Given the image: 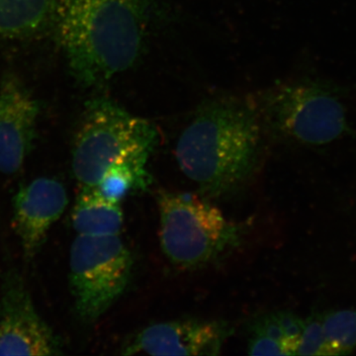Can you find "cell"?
<instances>
[{
    "label": "cell",
    "mask_w": 356,
    "mask_h": 356,
    "mask_svg": "<svg viewBox=\"0 0 356 356\" xmlns=\"http://www.w3.org/2000/svg\"><path fill=\"white\" fill-rule=\"evenodd\" d=\"M39 106L17 77L7 74L0 86V172H19L32 149Z\"/></svg>",
    "instance_id": "30bf717a"
},
{
    "label": "cell",
    "mask_w": 356,
    "mask_h": 356,
    "mask_svg": "<svg viewBox=\"0 0 356 356\" xmlns=\"http://www.w3.org/2000/svg\"><path fill=\"white\" fill-rule=\"evenodd\" d=\"M77 235H119L123 226L121 203L103 197L95 187H81L72 214Z\"/></svg>",
    "instance_id": "7c38bea8"
},
{
    "label": "cell",
    "mask_w": 356,
    "mask_h": 356,
    "mask_svg": "<svg viewBox=\"0 0 356 356\" xmlns=\"http://www.w3.org/2000/svg\"><path fill=\"white\" fill-rule=\"evenodd\" d=\"M264 126L257 100L229 96L204 103L178 138V165L204 194L227 195L254 173Z\"/></svg>",
    "instance_id": "6da1fadb"
},
{
    "label": "cell",
    "mask_w": 356,
    "mask_h": 356,
    "mask_svg": "<svg viewBox=\"0 0 356 356\" xmlns=\"http://www.w3.org/2000/svg\"><path fill=\"white\" fill-rule=\"evenodd\" d=\"M158 129L109 98L86 102L72 149V168L81 187H95L110 166L153 153Z\"/></svg>",
    "instance_id": "3957f363"
},
{
    "label": "cell",
    "mask_w": 356,
    "mask_h": 356,
    "mask_svg": "<svg viewBox=\"0 0 356 356\" xmlns=\"http://www.w3.org/2000/svg\"><path fill=\"white\" fill-rule=\"evenodd\" d=\"M62 346L39 315L17 273L4 278L0 294V355H60Z\"/></svg>",
    "instance_id": "52a82bcc"
},
{
    "label": "cell",
    "mask_w": 356,
    "mask_h": 356,
    "mask_svg": "<svg viewBox=\"0 0 356 356\" xmlns=\"http://www.w3.org/2000/svg\"><path fill=\"white\" fill-rule=\"evenodd\" d=\"M67 204V189L55 178H36L20 187L14 197L13 226L27 261L38 254Z\"/></svg>",
    "instance_id": "9c48e42d"
},
{
    "label": "cell",
    "mask_w": 356,
    "mask_h": 356,
    "mask_svg": "<svg viewBox=\"0 0 356 356\" xmlns=\"http://www.w3.org/2000/svg\"><path fill=\"white\" fill-rule=\"evenodd\" d=\"M304 320L287 312H276L255 321L248 337L250 355H296Z\"/></svg>",
    "instance_id": "8fae6325"
},
{
    "label": "cell",
    "mask_w": 356,
    "mask_h": 356,
    "mask_svg": "<svg viewBox=\"0 0 356 356\" xmlns=\"http://www.w3.org/2000/svg\"><path fill=\"white\" fill-rule=\"evenodd\" d=\"M56 0H0V38L25 39L46 32L55 17Z\"/></svg>",
    "instance_id": "4fadbf2b"
},
{
    "label": "cell",
    "mask_w": 356,
    "mask_h": 356,
    "mask_svg": "<svg viewBox=\"0 0 356 356\" xmlns=\"http://www.w3.org/2000/svg\"><path fill=\"white\" fill-rule=\"evenodd\" d=\"M229 334V325L216 321L186 318L158 323L126 341L121 355H219Z\"/></svg>",
    "instance_id": "ba28073f"
},
{
    "label": "cell",
    "mask_w": 356,
    "mask_h": 356,
    "mask_svg": "<svg viewBox=\"0 0 356 356\" xmlns=\"http://www.w3.org/2000/svg\"><path fill=\"white\" fill-rule=\"evenodd\" d=\"M134 259L119 235H77L70 247V286L77 316L92 323L104 315L132 280Z\"/></svg>",
    "instance_id": "8992f818"
},
{
    "label": "cell",
    "mask_w": 356,
    "mask_h": 356,
    "mask_svg": "<svg viewBox=\"0 0 356 356\" xmlns=\"http://www.w3.org/2000/svg\"><path fill=\"white\" fill-rule=\"evenodd\" d=\"M318 315L325 356L348 355L356 348V311H332Z\"/></svg>",
    "instance_id": "9a60e30c"
},
{
    "label": "cell",
    "mask_w": 356,
    "mask_h": 356,
    "mask_svg": "<svg viewBox=\"0 0 356 356\" xmlns=\"http://www.w3.org/2000/svg\"><path fill=\"white\" fill-rule=\"evenodd\" d=\"M149 156L138 154L110 166L95 185L96 191L103 197L117 203H121L133 192L146 191L152 184L151 175L147 170Z\"/></svg>",
    "instance_id": "5bb4252c"
},
{
    "label": "cell",
    "mask_w": 356,
    "mask_h": 356,
    "mask_svg": "<svg viewBox=\"0 0 356 356\" xmlns=\"http://www.w3.org/2000/svg\"><path fill=\"white\" fill-rule=\"evenodd\" d=\"M159 240L173 264L193 268L238 245L241 229L219 208L192 194L159 191Z\"/></svg>",
    "instance_id": "5b68a950"
},
{
    "label": "cell",
    "mask_w": 356,
    "mask_h": 356,
    "mask_svg": "<svg viewBox=\"0 0 356 356\" xmlns=\"http://www.w3.org/2000/svg\"><path fill=\"white\" fill-rule=\"evenodd\" d=\"M147 0H56L54 24L70 72L100 86L135 65L146 38Z\"/></svg>",
    "instance_id": "7a4b0ae2"
},
{
    "label": "cell",
    "mask_w": 356,
    "mask_h": 356,
    "mask_svg": "<svg viewBox=\"0 0 356 356\" xmlns=\"http://www.w3.org/2000/svg\"><path fill=\"white\" fill-rule=\"evenodd\" d=\"M257 103L264 125L300 144L322 146L350 131L341 88L325 79H292L268 89Z\"/></svg>",
    "instance_id": "277c9868"
}]
</instances>
